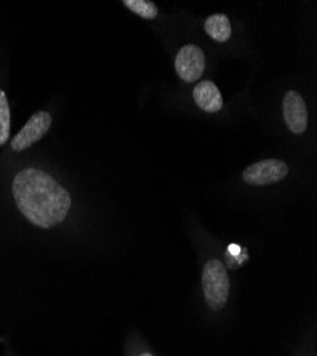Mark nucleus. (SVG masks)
I'll list each match as a JSON object with an SVG mask.
<instances>
[{"label": "nucleus", "instance_id": "obj_1", "mask_svg": "<svg viewBox=\"0 0 317 356\" xmlns=\"http://www.w3.org/2000/svg\"><path fill=\"white\" fill-rule=\"evenodd\" d=\"M13 198L20 213L40 228H51L69 216L71 198L51 175L37 168H26L13 180Z\"/></svg>", "mask_w": 317, "mask_h": 356}, {"label": "nucleus", "instance_id": "obj_2", "mask_svg": "<svg viewBox=\"0 0 317 356\" xmlns=\"http://www.w3.org/2000/svg\"><path fill=\"white\" fill-rule=\"evenodd\" d=\"M203 288L208 305L214 311H221L229 296V277L226 266L219 259L205 264L203 273Z\"/></svg>", "mask_w": 317, "mask_h": 356}, {"label": "nucleus", "instance_id": "obj_3", "mask_svg": "<svg viewBox=\"0 0 317 356\" xmlns=\"http://www.w3.org/2000/svg\"><path fill=\"white\" fill-rule=\"evenodd\" d=\"M289 167L282 160H264L249 165L243 171V180L252 186H269L275 184L287 175Z\"/></svg>", "mask_w": 317, "mask_h": 356}, {"label": "nucleus", "instance_id": "obj_4", "mask_svg": "<svg viewBox=\"0 0 317 356\" xmlns=\"http://www.w3.org/2000/svg\"><path fill=\"white\" fill-rule=\"evenodd\" d=\"M205 54L195 44L184 46L175 57V69L185 83H195L205 72Z\"/></svg>", "mask_w": 317, "mask_h": 356}, {"label": "nucleus", "instance_id": "obj_5", "mask_svg": "<svg viewBox=\"0 0 317 356\" xmlns=\"http://www.w3.org/2000/svg\"><path fill=\"white\" fill-rule=\"evenodd\" d=\"M51 126V115L47 111H37L31 117L24 127L13 137L12 148L13 152L20 153L26 148L42 140Z\"/></svg>", "mask_w": 317, "mask_h": 356}, {"label": "nucleus", "instance_id": "obj_6", "mask_svg": "<svg viewBox=\"0 0 317 356\" xmlns=\"http://www.w3.org/2000/svg\"><path fill=\"white\" fill-rule=\"evenodd\" d=\"M284 122L293 134H302L307 129V107L298 92L286 93L283 99Z\"/></svg>", "mask_w": 317, "mask_h": 356}, {"label": "nucleus", "instance_id": "obj_7", "mask_svg": "<svg viewBox=\"0 0 317 356\" xmlns=\"http://www.w3.org/2000/svg\"><path fill=\"white\" fill-rule=\"evenodd\" d=\"M194 99H195V103L198 104V107L207 113H216L223 106V100H222L219 88L216 87L215 83H212L209 80H205V81L195 86Z\"/></svg>", "mask_w": 317, "mask_h": 356}, {"label": "nucleus", "instance_id": "obj_8", "mask_svg": "<svg viewBox=\"0 0 317 356\" xmlns=\"http://www.w3.org/2000/svg\"><path fill=\"white\" fill-rule=\"evenodd\" d=\"M205 32L207 35L214 39L218 43H225L229 40L232 29H230V23L228 16L225 15H212L205 22Z\"/></svg>", "mask_w": 317, "mask_h": 356}, {"label": "nucleus", "instance_id": "obj_9", "mask_svg": "<svg viewBox=\"0 0 317 356\" xmlns=\"http://www.w3.org/2000/svg\"><path fill=\"white\" fill-rule=\"evenodd\" d=\"M10 136V107L3 90H0V145H3Z\"/></svg>", "mask_w": 317, "mask_h": 356}, {"label": "nucleus", "instance_id": "obj_10", "mask_svg": "<svg viewBox=\"0 0 317 356\" xmlns=\"http://www.w3.org/2000/svg\"><path fill=\"white\" fill-rule=\"evenodd\" d=\"M123 5L142 19L151 20L158 15L157 6L153 2H148V0H124Z\"/></svg>", "mask_w": 317, "mask_h": 356}, {"label": "nucleus", "instance_id": "obj_11", "mask_svg": "<svg viewBox=\"0 0 317 356\" xmlns=\"http://www.w3.org/2000/svg\"><path fill=\"white\" fill-rule=\"evenodd\" d=\"M141 356H151V355H148V353H144V355H141Z\"/></svg>", "mask_w": 317, "mask_h": 356}]
</instances>
